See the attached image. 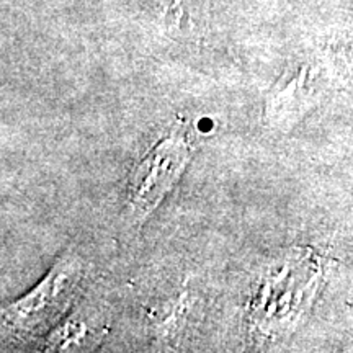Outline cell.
Instances as JSON below:
<instances>
[{"label":"cell","instance_id":"1","mask_svg":"<svg viewBox=\"0 0 353 353\" xmlns=\"http://www.w3.org/2000/svg\"><path fill=\"white\" fill-rule=\"evenodd\" d=\"M83 275L81 259L69 252L61 255L30 293L3 307V330L26 339L52 327L76 301Z\"/></svg>","mask_w":353,"mask_h":353},{"label":"cell","instance_id":"3","mask_svg":"<svg viewBox=\"0 0 353 353\" xmlns=\"http://www.w3.org/2000/svg\"><path fill=\"white\" fill-rule=\"evenodd\" d=\"M94 335V330L87 325L83 319L65 322L59 332L51 337L50 345L56 350H72V348H83L88 343V337Z\"/></svg>","mask_w":353,"mask_h":353},{"label":"cell","instance_id":"2","mask_svg":"<svg viewBox=\"0 0 353 353\" xmlns=\"http://www.w3.org/2000/svg\"><path fill=\"white\" fill-rule=\"evenodd\" d=\"M192 157L187 136L170 132L152 145L132 167L128 180V203L138 219L148 218L175 187Z\"/></svg>","mask_w":353,"mask_h":353}]
</instances>
